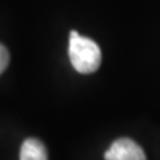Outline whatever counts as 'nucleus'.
I'll return each mask as SVG.
<instances>
[{
	"mask_svg": "<svg viewBox=\"0 0 160 160\" xmlns=\"http://www.w3.org/2000/svg\"><path fill=\"white\" fill-rule=\"evenodd\" d=\"M68 56L72 67L79 73H92L98 71L102 63V51L92 39L79 35L76 31L69 32Z\"/></svg>",
	"mask_w": 160,
	"mask_h": 160,
	"instance_id": "nucleus-1",
	"label": "nucleus"
},
{
	"mask_svg": "<svg viewBox=\"0 0 160 160\" xmlns=\"http://www.w3.org/2000/svg\"><path fill=\"white\" fill-rule=\"evenodd\" d=\"M106 160H147L143 148L133 140L122 138L111 144L104 155Z\"/></svg>",
	"mask_w": 160,
	"mask_h": 160,
	"instance_id": "nucleus-2",
	"label": "nucleus"
},
{
	"mask_svg": "<svg viewBox=\"0 0 160 160\" xmlns=\"http://www.w3.org/2000/svg\"><path fill=\"white\" fill-rule=\"evenodd\" d=\"M20 160H48L46 146L39 139L24 140L20 148Z\"/></svg>",
	"mask_w": 160,
	"mask_h": 160,
	"instance_id": "nucleus-3",
	"label": "nucleus"
},
{
	"mask_svg": "<svg viewBox=\"0 0 160 160\" xmlns=\"http://www.w3.org/2000/svg\"><path fill=\"white\" fill-rule=\"evenodd\" d=\"M8 63H9V53H8V49L4 47L3 44H0V75H2V73L7 69Z\"/></svg>",
	"mask_w": 160,
	"mask_h": 160,
	"instance_id": "nucleus-4",
	"label": "nucleus"
}]
</instances>
